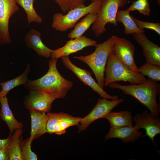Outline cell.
<instances>
[{"label":"cell","mask_w":160,"mask_h":160,"mask_svg":"<svg viewBox=\"0 0 160 160\" xmlns=\"http://www.w3.org/2000/svg\"><path fill=\"white\" fill-rule=\"evenodd\" d=\"M58 59L51 58L48 63L49 69L41 78L33 80H28L24 85L29 90H38L55 96L57 99L63 98L73 85V82L64 78L57 67Z\"/></svg>","instance_id":"1"},{"label":"cell","mask_w":160,"mask_h":160,"mask_svg":"<svg viewBox=\"0 0 160 160\" xmlns=\"http://www.w3.org/2000/svg\"><path fill=\"white\" fill-rule=\"evenodd\" d=\"M108 86L111 89L120 90L124 94L132 96L146 106L151 113L159 116L160 108L157 97L160 94V85L156 81L148 78L145 83L139 84L122 85L114 82Z\"/></svg>","instance_id":"2"},{"label":"cell","mask_w":160,"mask_h":160,"mask_svg":"<svg viewBox=\"0 0 160 160\" xmlns=\"http://www.w3.org/2000/svg\"><path fill=\"white\" fill-rule=\"evenodd\" d=\"M114 43L113 36L105 42L97 44L92 54L85 56H75L74 58L87 65L94 73L98 84L104 89L105 68L109 54Z\"/></svg>","instance_id":"3"},{"label":"cell","mask_w":160,"mask_h":160,"mask_svg":"<svg viewBox=\"0 0 160 160\" xmlns=\"http://www.w3.org/2000/svg\"><path fill=\"white\" fill-rule=\"evenodd\" d=\"M105 74L104 85L105 87L118 81H128L132 84H139L145 83L147 80L140 73L133 72L123 64L117 58L112 49L108 58Z\"/></svg>","instance_id":"4"},{"label":"cell","mask_w":160,"mask_h":160,"mask_svg":"<svg viewBox=\"0 0 160 160\" xmlns=\"http://www.w3.org/2000/svg\"><path fill=\"white\" fill-rule=\"evenodd\" d=\"M102 3V0L92 2L87 6L82 4L70 10L65 15L56 13L53 16L52 27L59 31L65 32L74 27L81 18L87 14H97Z\"/></svg>","instance_id":"5"},{"label":"cell","mask_w":160,"mask_h":160,"mask_svg":"<svg viewBox=\"0 0 160 160\" xmlns=\"http://www.w3.org/2000/svg\"><path fill=\"white\" fill-rule=\"evenodd\" d=\"M128 0H103L102 3L95 21L93 24L92 29L95 36L98 37L104 33L106 25L112 24L116 26L117 23L116 18L119 8L127 4Z\"/></svg>","instance_id":"6"},{"label":"cell","mask_w":160,"mask_h":160,"mask_svg":"<svg viewBox=\"0 0 160 160\" xmlns=\"http://www.w3.org/2000/svg\"><path fill=\"white\" fill-rule=\"evenodd\" d=\"M114 43L112 51L119 60L132 71L139 73L135 62V47L131 41L124 38L113 36Z\"/></svg>","instance_id":"7"},{"label":"cell","mask_w":160,"mask_h":160,"mask_svg":"<svg viewBox=\"0 0 160 160\" xmlns=\"http://www.w3.org/2000/svg\"><path fill=\"white\" fill-rule=\"evenodd\" d=\"M124 101L123 99L110 100L108 99L99 97L91 111L86 116L82 118L78 126V132L86 129L90 124L96 120L104 118L114 108Z\"/></svg>","instance_id":"8"},{"label":"cell","mask_w":160,"mask_h":160,"mask_svg":"<svg viewBox=\"0 0 160 160\" xmlns=\"http://www.w3.org/2000/svg\"><path fill=\"white\" fill-rule=\"evenodd\" d=\"M61 58L63 65L67 69L71 71L84 85L90 87L102 98L111 100L119 99L116 95H111L107 93L93 79L91 72L74 65L70 60L69 56H63Z\"/></svg>","instance_id":"9"},{"label":"cell","mask_w":160,"mask_h":160,"mask_svg":"<svg viewBox=\"0 0 160 160\" xmlns=\"http://www.w3.org/2000/svg\"><path fill=\"white\" fill-rule=\"evenodd\" d=\"M57 98L54 95L38 90H30L24 102L26 108L29 111L46 113L52 108L53 102Z\"/></svg>","instance_id":"10"},{"label":"cell","mask_w":160,"mask_h":160,"mask_svg":"<svg viewBox=\"0 0 160 160\" xmlns=\"http://www.w3.org/2000/svg\"><path fill=\"white\" fill-rule=\"evenodd\" d=\"M135 122L134 127L137 130L145 129V136L151 140L153 144L156 146L154 138L157 134H160V118L147 111H144L141 114H137L133 118Z\"/></svg>","instance_id":"11"},{"label":"cell","mask_w":160,"mask_h":160,"mask_svg":"<svg viewBox=\"0 0 160 160\" xmlns=\"http://www.w3.org/2000/svg\"><path fill=\"white\" fill-rule=\"evenodd\" d=\"M18 10L15 0H0V44L12 42L9 31V21Z\"/></svg>","instance_id":"12"},{"label":"cell","mask_w":160,"mask_h":160,"mask_svg":"<svg viewBox=\"0 0 160 160\" xmlns=\"http://www.w3.org/2000/svg\"><path fill=\"white\" fill-rule=\"evenodd\" d=\"M96 41L82 36L79 37L71 39L67 41L63 47L57 49L53 50L51 57L57 59L61 57L69 56L70 55L82 50L84 48L90 46H95Z\"/></svg>","instance_id":"13"},{"label":"cell","mask_w":160,"mask_h":160,"mask_svg":"<svg viewBox=\"0 0 160 160\" xmlns=\"http://www.w3.org/2000/svg\"><path fill=\"white\" fill-rule=\"evenodd\" d=\"M132 36L142 47L146 62L160 66V47L150 40L144 32L134 33Z\"/></svg>","instance_id":"14"},{"label":"cell","mask_w":160,"mask_h":160,"mask_svg":"<svg viewBox=\"0 0 160 160\" xmlns=\"http://www.w3.org/2000/svg\"><path fill=\"white\" fill-rule=\"evenodd\" d=\"M141 137L143 133L137 129L134 126L121 127H110L108 133L106 135L105 140L114 138H119L123 143H127L135 142Z\"/></svg>","instance_id":"15"},{"label":"cell","mask_w":160,"mask_h":160,"mask_svg":"<svg viewBox=\"0 0 160 160\" xmlns=\"http://www.w3.org/2000/svg\"><path fill=\"white\" fill-rule=\"evenodd\" d=\"M40 32L36 29H30L25 35L24 41L26 45L34 50L39 56L49 58L53 50L51 49L43 43Z\"/></svg>","instance_id":"16"},{"label":"cell","mask_w":160,"mask_h":160,"mask_svg":"<svg viewBox=\"0 0 160 160\" xmlns=\"http://www.w3.org/2000/svg\"><path fill=\"white\" fill-rule=\"evenodd\" d=\"M31 119V129L30 137L33 140L47 133V114L30 111Z\"/></svg>","instance_id":"17"},{"label":"cell","mask_w":160,"mask_h":160,"mask_svg":"<svg viewBox=\"0 0 160 160\" xmlns=\"http://www.w3.org/2000/svg\"><path fill=\"white\" fill-rule=\"evenodd\" d=\"M0 103L1 106L0 117L7 124L10 133L13 134L16 129H22L23 125L15 117L9 108L6 97L0 98Z\"/></svg>","instance_id":"18"},{"label":"cell","mask_w":160,"mask_h":160,"mask_svg":"<svg viewBox=\"0 0 160 160\" xmlns=\"http://www.w3.org/2000/svg\"><path fill=\"white\" fill-rule=\"evenodd\" d=\"M60 116L54 127V133L61 135L65 134L68 127L79 126L82 118L75 117L64 112H60Z\"/></svg>","instance_id":"19"},{"label":"cell","mask_w":160,"mask_h":160,"mask_svg":"<svg viewBox=\"0 0 160 160\" xmlns=\"http://www.w3.org/2000/svg\"><path fill=\"white\" fill-rule=\"evenodd\" d=\"M104 118L108 121L111 127L132 126L133 122L131 113L127 111L115 112L111 111Z\"/></svg>","instance_id":"20"},{"label":"cell","mask_w":160,"mask_h":160,"mask_svg":"<svg viewBox=\"0 0 160 160\" xmlns=\"http://www.w3.org/2000/svg\"><path fill=\"white\" fill-rule=\"evenodd\" d=\"M30 69V64L28 63L25 70L21 75L12 79L0 83L2 87L0 98L6 97L9 91L15 87L25 84L28 80V76Z\"/></svg>","instance_id":"21"},{"label":"cell","mask_w":160,"mask_h":160,"mask_svg":"<svg viewBox=\"0 0 160 160\" xmlns=\"http://www.w3.org/2000/svg\"><path fill=\"white\" fill-rule=\"evenodd\" d=\"M97 17L96 13H90L87 15L84 18L75 25L73 29L68 34V38L71 39L82 36L95 21Z\"/></svg>","instance_id":"22"},{"label":"cell","mask_w":160,"mask_h":160,"mask_svg":"<svg viewBox=\"0 0 160 160\" xmlns=\"http://www.w3.org/2000/svg\"><path fill=\"white\" fill-rule=\"evenodd\" d=\"M129 12L125 10H118L116 18L117 22H121L124 27V33L126 35L144 32L137 26L129 14Z\"/></svg>","instance_id":"23"},{"label":"cell","mask_w":160,"mask_h":160,"mask_svg":"<svg viewBox=\"0 0 160 160\" xmlns=\"http://www.w3.org/2000/svg\"><path fill=\"white\" fill-rule=\"evenodd\" d=\"M22 129H16L8 147L9 160H22L20 143L22 140Z\"/></svg>","instance_id":"24"},{"label":"cell","mask_w":160,"mask_h":160,"mask_svg":"<svg viewBox=\"0 0 160 160\" xmlns=\"http://www.w3.org/2000/svg\"><path fill=\"white\" fill-rule=\"evenodd\" d=\"M17 3L20 5L24 10L27 16L28 24L31 23H40L42 22V18L36 12L33 7L35 0H15Z\"/></svg>","instance_id":"25"},{"label":"cell","mask_w":160,"mask_h":160,"mask_svg":"<svg viewBox=\"0 0 160 160\" xmlns=\"http://www.w3.org/2000/svg\"><path fill=\"white\" fill-rule=\"evenodd\" d=\"M139 72L144 76L156 81L160 80V66L146 62L138 68Z\"/></svg>","instance_id":"26"},{"label":"cell","mask_w":160,"mask_h":160,"mask_svg":"<svg viewBox=\"0 0 160 160\" xmlns=\"http://www.w3.org/2000/svg\"><path fill=\"white\" fill-rule=\"evenodd\" d=\"M33 139L30 137L25 140H21L20 148L22 160H37V155L31 149V145Z\"/></svg>","instance_id":"27"},{"label":"cell","mask_w":160,"mask_h":160,"mask_svg":"<svg viewBox=\"0 0 160 160\" xmlns=\"http://www.w3.org/2000/svg\"><path fill=\"white\" fill-rule=\"evenodd\" d=\"M150 3L148 0H137L125 10L130 12L137 10L144 15L148 16L150 12Z\"/></svg>","instance_id":"28"},{"label":"cell","mask_w":160,"mask_h":160,"mask_svg":"<svg viewBox=\"0 0 160 160\" xmlns=\"http://www.w3.org/2000/svg\"><path fill=\"white\" fill-rule=\"evenodd\" d=\"M64 13L82 4L85 0H54Z\"/></svg>","instance_id":"29"},{"label":"cell","mask_w":160,"mask_h":160,"mask_svg":"<svg viewBox=\"0 0 160 160\" xmlns=\"http://www.w3.org/2000/svg\"><path fill=\"white\" fill-rule=\"evenodd\" d=\"M137 27L140 30H143L144 28H147L154 31L159 35H160V24L159 23H153L139 20L130 15Z\"/></svg>","instance_id":"30"},{"label":"cell","mask_w":160,"mask_h":160,"mask_svg":"<svg viewBox=\"0 0 160 160\" xmlns=\"http://www.w3.org/2000/svg\"><path fill=\"white\" fill-rule=\"evenodd\" d=\"M12 137L11 134H10L8 137L5 139H0V148H8Z\"/></svg>","instance_id":"31"},{"label":"cell","mask_w":160,"mask_h":160,"mask_svg":"<svg viewBox=\"0 0 160 160\" xmlns=\"http://www.w3.org/2000/svg\"><path fill=\"white\" fill-rule=\"evenodd\" d=\"M7 148H0V160H9Z\"/></svg>","instance_id":"32"},{"label":"cell","mask_w":160,"mask_h":160,"mask_svg":"<svg viewBox=\"0 0 160 160\" xmlns=\"http://www.w3.org/2000/svg\"><path fill=\"white\" fill-rule=\"evenodd\" d=\"M91 1H92V2H94V1H102V0H90Z\"/></svg>","instance_id":"33"}]
</instances>
